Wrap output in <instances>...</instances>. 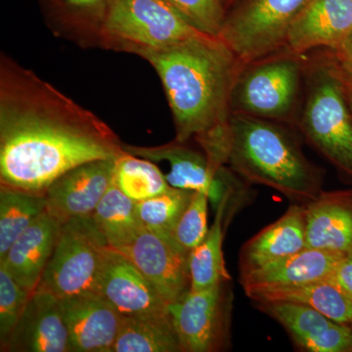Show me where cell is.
<instances>
[{
    "mask_svg": "<svg viewBox=\"0 0 352 352\" xmlns=\"http://www.w3.org/2000/svg\"><path fill=\"white\" fill-rule=\"evenodd\" d=\"M344 82L352 85V32L333 50H326Z\"/></svg>",
    "mask_w": 352,
    "mask_h": 352,
    "instance_id": "33",
    "label": "cell"
},
{
    "mask_svg": "<svg viewBox=\"0 0 352 352\" xmlns=\"http://www.w3.org/2000/svg\"><path fill=\"white\" fill-rule=\"evenodd\" d=\"M231 280L201 291L189 289L168 305L182 352H219L231 346Z\"/></svg>",
    "mask_w": 352,
    "mask_h": 352,
    "instance_id": "9",
    "label": "cell"
},
{
    "mask_svg": "<svg viewBox=\"0 0 352 352\" xmlns=\"http://www.w3.org/2000/svg\"><path fill=\"white\" fill-rule=\"evenodd\" d=\"M194 191L173 188L136 203L139 219L145 228L160 235L173 237L178 220L188 207Z\"/></svg>",
    "mask_w": 352,
    "mask_h": 352,
    "instance_id": "29",
    "label": "cell"
},
{
    "mask_svg": "<svg viewBox=\"0 0 352 352\" xmlns=\"http://www.w3.org/2000/svg\"><path fill=\"white\" fill-rule=\"evenodd\" d=\"M96 293L122 316L168 311V303L149 280L131 259L110 245L104 254Z\"/></svg>",
    "mask_w": 352,
    "mask_h": 352,
    "instance_id": "13",
    "label": "cell"
},
{
    "mask_svg": "<svg viewBox=\"0 0 352 352\" xmlns=\"http://www.w3.org/2000/svg\"><path fill=\"white\" fill-rule=\"evenodd\" d=\"M229 133L227 164L242 179L300 205L323 191V173L305 157L287 124L232 113Z\"/></svg>",
    "mask_w": 352,
    "mask_h": 352,
    "instance_id": "3",
    "label": "cell"
},
{
    "mask_svg": "<svg viewBox=\"0 0 352 352\" xmlns=\"http://www.w3.org/2000/svg\"><path fill=\"white\" fill-rule=\"evenodd\" d=\"M124 143L100 118L31 69L0 61V185L44 193L67 171L118 159Z\"/></svg>",
    "mask_w": 352,
    "mask_h": 352,
    "instance_id": "1",
    "label": "cell"
},
{
    "mask_svg": "<svg viewBox=\"0 0 352 352\" xmlns=\"http://www.w3.org/2000/svg\"><path fill=\"white\" fill-rule=\"evenodd\" d=\"M113 182L124 195L136 203L171 188L154 162L127 152L116 160Z\"/></svg>",
    "mask_w": 352,
    "mask_h": 352,
    "instance_id": "28",
    "label": "cell"
},
{
    "mask_svg": "<svg viewBox=\"0 0 352 352\" xmlns=\"http://www.w3.org/2000/svg\"><path fill=\"white\" fill-rule=\"evenodd\" d=\"M256 308L274 319L302 351L352 352V329L314 308L298 303L256 302Z\"/></svg>",
    "mask_w": 352,
    "mask_h": 352,
    "instance_id": "15",
    "label": "cell"
},
{
    "mask_svg": "<svg viewBox=\"0 0 352 352\" xmlns=\"http://www.w3.org/2000/svg\"><path fill=\"white\" fill-rule=\"evenodd\" d=\"M45 194L0 185V261L21 234L46 210Z\"/></svg>",
    "mask_w": 352,
    "mask_h": 352,
    "instance_id": "27",
    "label": "cell"
},
{
    "mask_svg": "<svg viewBox=\"0 0 352 352\" xmlns=\"http://www.w3.org/2000/svg\"><path fill=\"white\" fill-rule=\"evenodd\" d=\"M244 291L254 302L298 303L314 308L338 323H351L352 298L329 279L295 286L265 287Z\"/></svg>",
    "mask_w": 352,
    "mask_h": 352,
    "instance_id": "22",
    "label": "cell"
},
{
    "mask_svg": "<svg viewBox=\"0 0 352 352\" xmlns=\"http://www.w3.org/2000/svg\"><path fill=\"white\" fill-rule=\"evenodd\" d=\"M31 295L0 264V351H3L8 344Z\"/></svg>",
    "mask_w": 352,
    "mask_h": 352,
    "instance_id": "30",
    "label": "cell"
},
{
    "mask_svg": "<svg viewBox=\"0 0 352 352\" xmlns=\"http://www.w3.org/2000/svg\"><path fill=\"white\" fill-rule=\"evenodd\" d=\"M4 352H69L58 296L38 286L11 333Z\"/></svg>",
    "mask_w": 352,
    "mask_h": 352,
    "instance_id": "16",
    "label": "cell"
},
{
    "mask_svg": "<svg viewBox=\"0 0 352 352\" xmlns=\"http://www.w3.org/2000/svg\"><path fill=\"white\" fill-rule=\"evenodd\" d=\"M305 95L298 127L308 143L352 183V113L328 53L305 62Z\"/></svg>",
    "mask_w": 352,
    "mask_h": 352,
    "instance_id": "4",
    "label": "cell"
},
{
    "mask_svg": "<svg viewBox=\"0 0 352 352\" xmlns=\"http://www.w3.org/2000/svg\"><path fill=\"white\" fill-rule=\"evenodd\" d=\"M352 32V0H308L289 30L286 50H333Z\"/></svg>",
    "mask_w": 352,
    "mask_h": 352,
    "instance_id": "17",
    "label": "cell"
},
{
    "mask_svg": "<svg viewBox=\"0 0 352 352\" xmlns=\"http://www.w3.org/2000/svg\"><path fill=\"white\" fill-rule=\"evenodd\" d=\"M344 254L305 248L275 263L240 274L243 289L287 287L329 279Z\"/></svg>",
    "mask_w": 352,
    "mask_h": 352,
    "instance_id": "21",
    "label": "cell"
},
{
    "mask_svg": "<svg viewBox=\"0 0 352 352\" xmlns=\"http://www.w3.org/2000/svg\"><path fill=\"white\" fill-rule=\"evenodd\" d=\"M305 55L288 50L241 68L231 94V113L298 126Z\"/></svg>",
    "mask_w": 352,
    "mask_h": 352,
    "instance_id": "5",
    "label": "cell"
},
{
    "mask_svg": "<svg viewBox=\"0 0 352 352\" xmlns=\"http://www.w3.org/2000/svg\"><path fill=\"white\" fill-rule=\"evenodd\" d=\"M307 248L352 254V191H322L305 205Z\"/></svg>",
    "mask_w": 352,
    "mask_h": 352,
    "instance_id": "18",
    "label": "cell"
},
{
    "mask_svg": "<svg viewBox=\"0 0 352 352\" xmlns=\"http://www.w3.org/2000/svg\"><path fill=\"white\" fill-rule=\"evenodd\" d=\"M91 217L113 249L129 244L144 228L139 219L136 201L124 195L113 182Z\"/></svg>",
    "mask_w": 352,
    "mask_h": 352,
    "instance_id": "26",
    "label": "cell"
},
{
    "mask_svg": "<svg viewBox=\"0 0 352 352\" xmlns=\"http://www.w3.org/2000/svg\"><path fill=\"white\" fill-rule=\"evenodd\" d=\"M329 280L352 298V254H347L340 261Z\"/></svg>",
    "mask_w": 352,
    "mask_h": 352,
    "instance_id": "34",
    "label": "cell"
},
{
    "mask_svg": "<svg viewBox=\"0 0 352 352\" xmlns=\"http://www.w3.org/2000/svg\"><path fill=\"white\" fill-rule=\"evenodd\" d=\"M115 0H41L44 12L59 32L80 41H96Z\"/></svg>",
    "mask_w": 352,
    "mask_h": 352,
    "instance_id": "25",
    "label": "cell"
},
{
    "mask_svg": "<svg viewBox=\"0 0 352 352\" xmlns=\"http://www.w3.org/2000/svg\"><path fill=\"white\" fill-rule=\"evenodd\" d=\"M308 0H245L226 14L219 38L244 66L286 50L289 30Z\"/></svg>",
    "mask_w": 352,
    "mask_h": 352,
    "instance_id": "8",
    "label": "cell"
},
{
    "mask_svg": "<svg viewBox=\"0 0 352 352\" xmlns=\"http://www.w3.org/2000/svg\"><path fill=\"white\" fill-rule=\"evenodd\" d=\"M116 160L88 162L59 176L44 192L46 210L62 224L90 217L113 183Z\"/></svg>",
    "mask_w": 352,
    "mask_h": 352,
    "instance_id": "12",
    "label": "cell"
},
{
    "mask_svg": "<svg viewBox=\"0 0 352 352\" xmlns=\"http://www.w3.org/2000/svg\"><path fill=\"white\" fill-rule=\"evenodd\" d=\"M116 250L131 259L168 305L189 291L190 252L175 238L144 227L129 244Z\"/></svg>",
    "mask_w": 352,
    "mask_h": 352,
    "instance_id": "10",
    "label": "cell"
},
{
    "mask_svg": "<svg viewBox=\"0 0 352 352\" xmlns=\"http://www.w3.org/2000/svg\"><path fill=\"white\" fill-rule=\"evenodd\" d=\"M233 189L227 191L217 204L214 223L207 236L189 254L190 289L201 291L231 280L223 254L224 219Z\"/></svg>",
    "mask_w": 352,
    "mask_h": 352,
    "instance_id": "24",
    "label": "cell"
},
{
    "mask_svg": "<svg viewBox=\"0 0 352 352\" xmlns=\"http://www.w3.org/2000/svg\"><path fill=\"white\" fill-rule=\"evenodd\" d=\"M305 248V205L295 204L283 217L243 245L239 256L240 274L275 263Z\"/></svg>",
    "mask_w": 352,
    "mask_h": 352,
    "instance_id": "20",
    "label": "cell"
},
{
    "mask_svg": "<svg viewBox=\"0 0 352 352\" xmlns=\"http://www.w3.org/2000/svg\"><path fill=\"white\" fill-rule=\"evenodd\" d=\"M197 31L219 38L226 18L223 0H166Z\"/></svg>",
    "mask_w": 352,
    "mask_h": 352,
    "instance_id": "31",
    "label": "cell"
},
{
    "mask_svg": "<svg viewBox=\"0 0 352 352\" xmlns=\"http://www.w3.org/2000/svg\"><path fill=\"white\" fill-rule=\"evenodd\" d=\"M200 34L166 0H115L97 43L141 57Z\"/></svg>",
    "mask_w": 352,
    "mask_h": 352,
    "instance_id": "6",
    "label": "cell"
},
{
    "mask_svg": "<svg viewBox=\"0 0 352 352\" xmlns=\"http://www.w3.org/2000/svg\"><path fill=\"white\" fill-rule=\"evenodd\" d=\"M234 1V0H223V2H224V6H226V7L228 6L229 4L231 3V2Z\"/></svg>",
    "mask_w": 352,
    "mask_h": 352,
    "instance_id": "35",
    "label": "cell"
},
{
    "mask_svg": "<svg viewBox=\"0 0 352 352\" xmlns=\"http://www.w3.org/2000/svg\"><path fill=\"white\" fill-rule=\"evenodd\" d=\"M111 352H182L170 311L122 316Z\"/></svg>",
    "mask_w": 352,
    "mask_h": 352,
    "instance_id": "23",
    "label": "cell"
},
{
    "mask_svg": "<svg viewBox=\"0 0 352 352\" xmlns=\"http://www.w3.org/2000/svg\"><path fill=\"white\" fill-rule=\"evenodd\" d=\"M208 200L206 192H195L173 231L176 242L189 252L207 236Z\"/></svg>",
    "mask_w": 352,
    "mask_h": 352,
    "instance_id": "32",
    "label": "cell"
},
{
    "mask_svg": "<svg viewBox=\"0 0 352 352\" xmlns=\"http://www.w3.org/2000/svg\"><path fill=\"white\" fill-rule=\"evenodd\" d=\"M159 76L175 126V140L195 139L215 170L226 168L230 101L243 65L222 39L200 34L166 50L145 53Z\"/></svg>",
    "mask_w": 352,
    "mask_h": 352,
    "instance_id": "2",
    "label": "cell"
},
{
    "mask_svg": "<svg viewBox=\"0 0 352 352\" xmlns=\"http://www.w3.org/2000/svg\"><path fill=\"white\" fill-rule=\"evenodd\" d=\"M68 330L69 352H111L122 316L100 295L85 293L59 298Z\"/></svg>",
    "mask_w": 352,
    "mask_h": 352,
    "instance_id": "14",
    "label": "cell"
},
{
    "mask_svg": "<svg viewBox=\"0 0 352 352\" xmlns=\"http://www.w3.org/2000/svg\"><path fill=\"white\" fill-rule=\"evenodd\" d=\"M107 240L91 215L64 223L39 286L59 298L96 293Z\"/></svg>",
    "mask_w": 352,
    "mask_h": 352,
    "instance_id": "7",
    "label": "cell"
},
{
    "mask_svg": "<svg viewBox=\"0 0 352 352\" xmlns=\"http://www.w3.org/2000/svg\"><path fill=\"white\" fill-rule=\"evenodd\" d=\"M63 224L47 210L21 234L0 261L16 282L30 293L36 291L51 258Z\"/></svg>",
    "mask_w": 352,
    "mask_h": 352,
    "instance_id": "19",
    "label": "cell"
},
{
    "mask_svg": "<svg viewBox=\"0 0 352 352\" xmlns=\"http://www.w3.org/2000/svg\"><path fill=\"white\" fill-rule=\"evenodd\" d=\"M129 154L152 162H166L170 173L166 182L173 188L206 192L210 198L219 201L220 198L236 183L235 173L230 168L215 170L203 151L192 149L186 142H173L153 147L124 144Z\"/></svg>",
    "mask_w": 352,
    "mask_h": 352,
    "instance_id": "11",
    "label": "cell"
},
{
    "mask_svg": "<svg viewBox=\"0 0 352 352\" xmlns=\"http://www.w3.org/2000/svg\"><path fill=\"white\" fill-rule=\"evenodd\" d=\"M351 325H352V320H351Z\"/></svg>",
    "mask_w": 352,
    "mask_h": 352,
    "instance_id": "36",
    "label": "cell"
}]
</instances>
